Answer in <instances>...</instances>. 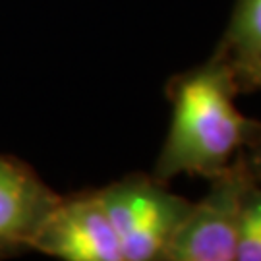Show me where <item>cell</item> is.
<instances>
[{"label": "cell", "mask_w": 261, "mask_h": 261, "mask_svg": "<svg viewBox=\"0 0 261 261\" xmlns=\"http://www.w3.org/2000/svg\"><path fill=\"white\" fill-rule=\"evenodd\" d=\"M232 68L211 56L174 75L167 85L172 116L153 176L161 182L186 174L211 180L261 136V122L236 109Z\"/></svg>", "instance_id": "obj_1"}, {"label": "cell", "mask_w": 261, "mask_h": 261, "mask_svg": "<svg viewBox=\"0 0 261 261\" xmlns=\"http://www.w3.org/2000/svg\"><path fill=\"white\" fill-rule=\"evenodd\" d=\"M97 196L109 215L124 261H161L192 201L147 174H128Z\"/></svg>", "instance_id": "obj_2"}, {"label": "cell", "mask_w": 261, "mask_h": 261, "mask_svg": "<svg viewBox=\"0 0 261 261\" xmlns=\"http://www.w3.org/2000/svg\"><path fill=\"white\" fill-rule=\"evenodd\" d=\"M252 178L242 155L211 178L207 196L192 203L161 261H236L240 203Z\"/></svg>", "instance_id": "obj_3"}, {"label": "cell", "mask_w": 261, "mask_h": 261, "mask_svg": "<svg viewBox=\"0 0 261 261\" xmlns=\"http://www.w3.org/2000/svg\"><path fill=\"white\" fill-rule=\"evenodd\" d=\"M31 250L66 261H124L97 190L58 197Z\"/></svg>", "instance_id": "obj_4"}, {"label": "cell", "mask_w": 261, "mask_h": 261, "mask_svg": "<svg viewBox=\"0 0 261 261\" xmlns=\"http://www.w3.org/2000/svg\"><path fill=\"white\" fill-rule=\"evenodd\" d=\"M58 197L28 163L0 155V257L31 250Z\"/></svg>", "instance_id": "obj_5"}, {"label": "cell", "mask_w": 261, "mask_h": 261, "mask_svg": "<svg viewBox=\"0 0 261 261\" xmlns=\"http://www.w3.org/2000/svg\"><path fill=\"white\" fill-rule=\"evenodd\" d=\"M215 58L232 70L261 60V0H236Z\"/></svg>", "instance_id": "obj_6"}, {"label": "cell", "mask_w": 261, "mask_h": 261, "mask_svg": "<svg viewBox=\"0 0 261 261\" xmlns=\"http://www.w3.org/2000/svg\"><path fill=\"white\" fill-rule=\"evenodd\" d=\"M236 261H261V182L255 178L242 194Z\"/></svg>", "instance_id": "obj_7"}, {"label": "cell", "mask_w": 261, "mask_h": 261, "mask_svg": "<svg viewBox=\"0 0 261 261\" xmlns=\"http://www.w3.org/2000/svg\"><path fill=\"white\" fill-rule=\"evenodd\" d=\"M238 91H261V60L232 70Z\"/></svg>", "instance_id": "obj_8"}, {"label": "cell", "mask_w": 261, "mask_h": 261, "mask_svg": "<svg viewBox=\"0 0 261 261\" xmlns=\"http://www.w3.org/2000/svg\"><path fill=\"white\" fill-rule=\"evenodd\" d=\"M242 159L248 170H250V174L261 182V136L250 147H246V153L242 155Z\"/></svg>", "instance_id": "obj_9"}]
</instances>
